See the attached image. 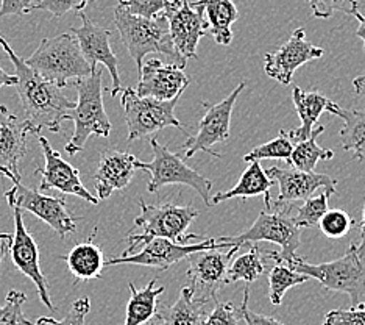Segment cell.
Returning a JSON list of instances; mask_svg holds the SVG:
<instances>
[{"label": "cell", "instance_id": "ba28073f", "mask_svg": "<svg viewBox=\"0 0 365 325\" xmlns=\"http://www.w3.org/2000/svg\"><path fill=\"white\" fill-rule=\"evenodd\" d=\"M119 94L128 127V143L153 136L168 127H175L189 136V133L175 116V106L180 97L172 100L140 97L133 88H122Z\"/></svg>", "mask_w": 365, "mask_h": 325}, {"label": "cell", "instance_id": "277c9868", "mask_svg": "<svg viewBox=\"0 0 365 325\" xmlns=\"http://www.w3.org/2000/svg\"><path fill=\"white\" fill-rule=\"evenodd\" d=\"M302 233L300 227L294 222L290 214V205L272 204V206H264L253 225L237 236H219L215 238L228 246L258 243V241H269L278 244L279 252H269L264 256H269L275 261L290 263L297 256V250L300 247Z\"/></svg>", "mask_w": 365, "mask_h": 325}, {"label": "cell", "instance_id": "8992f818", "mask_svg": "<svg viewBox=\"0 0 365 325\" xmlns=\"http://www.w3.org/2000/svg\"><path fill=\"white\" fill-rule=\"evenodd\" d=\"M140 214L135 219L136 227L143 229L139 235H128L125 241L128 249L122 256L135 254L136 250L144 246L153 238H168L175 243L186 244L189 238H200V235H187L189 225L198 216L197 208L192 205H148L144 199H139Z\"/></svg>", "mask_w": 365, "mask_h": 325}, {"label": "cell", "instance_id": "7bdbcfd3", "mask_svg": "<svg viewBox=\"0 0 365 325\" xmlns=\"http://www.w3.org/2000/svg\"><path fill=\"white\" fill-rule=\"evenodd\" d=\"M248 288L244 289V300H242V319L245 321L247 325H284L283 322L277 321L275 318H270V316H265V314H259V313H255L253 310L248 308Z\"/></svg>", "mask_w": 365, "mask_h": 325}, {"label": "cell", "instance_id": "484cf974", "mask_svg": "<svg viewBox=\"0 0 365 325\" xmlns=\"http://www.w3.org/2000/svg\"><path fill=\"white\" fill-rule=\"evenodd\" d=\"M292 99L295 105V111L300 118V127L297 130H290V138L297 141L308 139L311 131L317 125L320 116L327 111V106L331 102L328 97L323 96L319 91H306L300 86H294Z\"/></svg>", "mask_w": 365, "mask_h": 325}, {"label": "cell", "instance_id": "3957f363", "mask_svg": "<svg viewBox=\"0 0 365 325\" xmlns=\"http://www.w3.org/2000/svg\"><path fill=\"white\" fill-rule=\"evenodd\" d=\"M102 69L96 68L85 79L73 80L78 99L76 108L69 113L73 121V135L66 144V154L73 156L85 149L86 141L91 136L108 138L111 133V121L108 118L103 105V86Z\"/></svg>", "mask_w": 365, "mask_h": 325}, {"label": "cell", "instance_id": "836d02e7", "mask_svg": "<svg viewBox=\"0 0 365 325\" xmlns=\"http://www.w3.org/2000/svg\"><path fill=\"white\" fill-rule=\"evenodd\" d=\"M333 196L329 191L323 189V193L319 196H311L297 208V214H294V222L298 225V227L303 229H311V227H317L320 219L323 218V214L328 211V199Z\"/></svg>", "mask_w": 365, "mask_h": 325}, {"label": "cell", "instance_id": "5b68a950", "mask_svg": "<svg viewBox=\"0 0 365 325\" xmlns=\"http://www.w3.org/2000/svg\"><path fill=\"white\" fill-rule=\"evenodd\" d=\"M26 63L44 80L55 83L61 89L68 86L71 80L85 79L91 75L89 64L72 33L44 38Z\"/></svg>", "mask_w": 365, "mask_h": 325}, {"label": "cell", "instance_id": "d4e9b609", "mask_svg": "<svg viewBox=\"0 0 365 325\" xmlns=\"http://www.w3.org/2000/svg\"><path fill=\"white\" fill-rule=\"evenodd\" d=\"M192 6L200 8L208 22V30L220 46H230L233 41V24L239 19V10L233 0H195Z\"/></svg>", "mask_w": 365, "mask_h": 325}, {"label": "cell", "instance_id": "60d3db41", "mask_svg": "<svg viewBox=\"0 0 365 325\" xmlns=\"http://www.w3.org/2000/svg\"><path fill=\"white\" fill-rule=\"evenodd\" d=\"M322 325H365V304L361 302L345 310H331Z\"/></svg>", "mask_w": 365, "mask_h": 325}, {"label": "cell", "instance_id": "ac0fdd59", "mask_svg": "<svg viewBox=\"0 0 365 325\" xmlns=\"http://www.w3.org/2000/svg\"><path fill=\"white\" fill-rule=\"evenodd\" d=\"M41 149H43L44 168H36L35 174L41 175V183L39 189L41 191H48V189H56L63 194H72L77 196L86 202L97 205L101 200L96 196H93L89 191L85 188L80 179V171L73 168L71 163H68L64 158L53 150V147L48 143L47 138L38 135Z\"/></svg>", "mask_w": 365, "mask_h": 325}, {"label": "cell", "instance_id": "816d5d0a", "mask_svg": "<svg viewBox=\"0 0 365 325\" xmlns=\"http://www.w3.org/2000/svg\"><path fill=\"white\" fill-rule=\"evenodd\" d=\"M0 175H5V177H6V179H10V180H11L13 183H14V185H18V183H19L18 180H16V179H14V175H13V174H11L10 171H8V169L2 168V166H0Z\"/></svg>", "mask_w": 365, "mask_h": 325}, {"label": "cell", "instance_id": "1f68e13d", "mask_svg": "<svg viewBox=\"0 0 365 325\" xmlns=\"http://www.w3.org/2000/svg\"><path fill=\"white\" fill-rule=\"evenodd\" d=\"M277 264L269 271V300L272 305H281L283 297L290 288L302 285L309 280L308 275L297 272L287 263L275 261Z\"/></svg>", "mask_w": 365, "mask_h": 325}, {"label": "cell", "instance_id": "9c48e42d", "mask_svg": "<svg viewBox=\"0 0 365 325\" xmlns=\"http://www.w3.org/2000/svg\"><path fill=\"white\" fill-rule=\"evenodd\" d=\"M150 147L153 160L150 163H143V171L150 174V180L147 183L148 193H156L168 185H186L200 194L206 206H212V181L210 179L194 171L180 155L160 144L156 138H150Z\"/></svg>", "mask_w": 365, "mask_h": 325}, {"label": "cell", "instance_id": "9a60e30c", "mask_svg": "<svg viewBox=\"0 0 365 325\" xmlns=\"http://www.w3.org/2000/svg\"><path fill=\"white\" fill-rule=\"evenodd\" d=\"M163 14L168 18L170 38L175 49L186 60L197 58L198 43L208 33V22L203 11L190 5L189 0H169Z\"/></svg>", "mask_w": 365, "mask_h": 325}, {"label": "cell", "instance_id": "f6af8a7d", "mask_svg": "<svg viewBox=\"0 0 365 325\" xmlns=\"http://www.w3.org/2000/svg\"><path fill=\"white\" fill-rule=\"evenodd\" d=\"M13 236L10 233H0V263L4 261L5 255L10 252V244H11Z\"/></svg>", "mask_w": 365, "mask_h": 325}, {"label": "cell", "instance_id": "6da1fadb", "mask_svg": "<svg viewBox=\"0 0 365 325\" xmlns=\"http://www.w3.org/2000/svg\"><path fill=\"white\" fill-rule=\"evenodd\" d=\"M0 46L13 63L16 77L19 80L16 89L27 113L26 124L29 135H39L43 130L52 133L60 131L61 124L71 121L69 113L76 108V102L66 97L61 88H58L55 83L44 80L36 71H33L26 60L16 55L2 35H0Z\"/></svg>", "mask_w": 365, "mask_h": 325}, {"label": "cell", "instance_id": "cb8c5ba5", "mask_svg": "<svg viewBox=\"0 0 365 325\" xmlns=\"http://www.w3.org/2000/svg\"><path fill=\"white\" fill-rule=\"evenodd\" d=\"M96 233L97 227L85 243L73 246L68 255L61 256V260L66 261L71 274L73 275V279H76V283L102 279V272L105 268V256L102 247L96 244L94 241Z\"/></svg>", "mask_w": 365, "mask_h": 325}, {"label": "cell", "instance_id": "74e56055", "mask_svg": "<svg viewBox=\"0 0 365 325\" xmlns=\"http://www.w3.org/2000/svg\"><path fill=\"white\" fill-rule=\"evenodd\" d=\"M214 308L206 314L203 325H239L242 319V306H235L231 302L214 300Z\"/></svg>", "mask_w": 365, "mask_h": 325}, {"label": "cell", "instance_id": "4dcf8cb0", "mask_svg": "<svg viewBox=\"0 0 365 325\" xmlns=\"http://www.w3.org/2000/svg\"><path fill=\"white\" fill-rule=\"evenodd\" d=\"M264 271L265 264L261 247L255 243H248L247 252L231 260L225 275V285H231V283L240 280L245 283H253L261 277Z\"/></svg>", "mask_w": 365, "mask_h": 325}, {"label": "cell", "instance_id": "f546056e", "mask_svg": "<svg viewBox=\"0 0 365 325\" xmlns=\"http://www.w3.org/2000/svg\"><path fill=\"white\" fill-rule=\"evenodd\" d=\"M323 131H325V127H323V125H315L308 139L298 141L297 146H294L292 154H290V158L286 163H289L295 169L311 172L315 169V166L319 164V161L333 160L334 158L333 150L323 149L317 143V138Z\"/></svg>", "mask_w": 365, "mask_h": 325}, {"label": "cell", "instance_id": "d6986e66", "mask_svg": "<svg viewBox=\"0 0 365 325\" xmlns=\"http://www.w3.org/2000/svg\"><path fill=\"white\" fill-rule=\"evenodd\" d=\"M189 85L190 79L186 77L180 66L173 63L164 64L152 58L143 63V68L139 71V83L135 91L140 97L172 100L181 97Z\"/></svg>", "mask_w": 365, "mask_h": 325}, {"label": "cell", "instance_id": "8fae6325", "mask_svg": "<svg viewBox=\"0 0 365 325\" xmlns=\"http://www.w3.org/2000/svg\"><path fill=\"white\" fill-rule=\"evenodd\" d=\"M245 85L247 81H240L233 89V93L217 104H202L205 106V114L200 122H198V130L195 135L186 136V143L182 144V149H186V158H192L198 152H205L215 158H220V155L211 149L215 144L227 143L228 141L233 108Z\"/></svg>", "mask_w": 365, "mask_h": 325}, {"label": "cell", "instance_id": "e575fe53", "mask_svg": "<svg viewBox=\"0 0 365 325\" xmlns=\"http://www.w3.org/2000/svg\"><path fill=\"white\" fill-rule=\"evenodd\" d=\"M354 225L356 222L354 219H351V216L345 210H339V208L328 210L325 214H323V218L319 222V227L323 235L333 239L344 238L345 235L350 233V230L354 227Z\"/></svg>", "mask_w": 365, "mask_h": 325}, {"label": "cell", "instance_id": "f907efd6", "mask_svg": "<svg viewBox=\"0 0 365 325\" xmlns=\"http://www.w3.org/2000/svg\"><path fill=\"white\" fill-rule=\"evenodd\" d=\"M144 325H168V324H165V321L163 319V316L158 313V308H156V313H155L153 318L148 322H145Z\"/></svg>", "mask_w": 365, "mask_h": 325}, {"label": "cell", "instance_id": "d6a6232c", "mask_svg": "<svg viewBox=\"0 0 365 325\" xmlns=\"http://www.w3.org/2000/svg\"><path fill=\"white\" fill-rule=\"evenodd\" d=\"M294 150V139L290 138V133L281 130L279 135L269 141V143L253 147L250 152L244 156L245 163L250 161H261V160H284L287 161L290 154Z\"/></svg>", "mask_w": 365, "mask_h": 325}, {"label": "cell", "instance_id": "d590c367", "mask_svg": "<svg viewBox=\"0 0 365 325\" xmlns=\"http://www.w3.org/2000/svg\"><path fill=\"white\" fill-rule=\"evenodd\" d=\"M26 302V294L16 289L10 291L6 294L5 304L0 305V325H33L22 311V306Z\"/></svg>", "mask_w": 365, "mask_h": 325}, {"label": "cell", "instance_id": "44dd1931", "mask_svg": "<svg viewBox=\"0 0 365 325\" xmlns=\"http://www.w3.org/2000/svg\"><path fill=\"white\" fill-rule=\"evenodd\" d=\"M143 163L128 152L114 149L103 150L94 174L97 199L105 200L114 191L125 189L135 177V172L143 169Z\"/></svg>", "mask_w": 365, "mask_h": 325}, {"label": "cell", "instance_id": "681fc988", "mask_svg": "<svg viewBox=\"0 0 365 325\" xmlns=\"http://www.w3.org/2000/svg\"><path fill=\"white\" fill-rule=\"evenodd\" d=\"M359 21V27H358V30H356V35H358V38H361L362 39V43H364V50H365V16H362V14H359L358 18H356Z\"/></svg>", "mask_w": 365, "mask_h": 325}, {"label": "cell", "instance_id": "b9f144b4", "mask_svg": "<svg viewBox=\"0 0 365 325\" xmlns=\"http://www.w3.org/2000/svg\"><path fill=\"white\" fill-rule=\"evenodd\" d=\"M169 0H119V5L140 18H155L164 11Z\"/></svg>", "mask_w": 365, "mask_h": 325}, {"label": "cell", "instance_id": "2e32d148", "mask_svg": "<svg viewBox=\"0 0 365 325\" xmlns=\"http://www.w3.org/2000/svg\"><path fill=\"white\" fill-rule=\"evenodd\" d=\"M325 50L306 39V31L297 29L286 43L272 54L264 56V71L281 85H290L295 71L312 60H319Z\"/></svg>", "mask_w": 365, "mask_h": 325}, {"label": "cell", "instance_id": "7dc6e473", "mask_svg": "<svg viewBox=\"0 0 365 325\" xmlns=\"http://www.w3.org/2000/svg\"><path fill=\"white\" fill-rule=\"evenodd\" d=\"M359 244H356L358 247V252L365 256V204H364V211H362V222H361V227H359Z\"/></svg>", "mask_w": 365, "mask_h": 325}, {"label": "cell", "instance_id": "ab89813d", "mask_svg": "<svg viewBox=\"0 0 365 325\" xmlns=\"http://www.w3.org/2000/svg\"><path fill=\"white\" fill-rule=\"evenodd\" d=\"M91 310V302L88 297H83L76 300L72 304L69 313L64 316L61 321H56L53 318H39L36 322H33V325H85V319Z\"/></svg>", "mask_w": 365, "mask_h": 325}, {"label": "cell", "instance_id": "30bf717a", "mask_svg": "<svg viewBox=\"0 0 365 325\" xmlns=\"http://www.w3.org/2000/svg\"><path fill=\"white\" fill-rule=\"evenodd\" d=\"M244 246H231L228 252H220V249L200 250L187 256V286L192 291L194 299L205 304H211L217 299V293L225 286L228 266L237 250Z\"/></svg>", "mask_w": 365, "mask_h": 325}, {"label": "cell", "instance_id": "7c38bea8", "mask_svg": "<svg viewBox=\"0 0 365 325\" xmlns=\"http://www.w3.org/2000/svg\"><path fill=\"white\" fill-rule=\"evenodd\" d=\"M227 243H222L215 238H208L197 244H181L170 241L168 238H153L144 244V247L131 255L110 258L105 261L106 266H118V264H138L145 266V268L156 269L158 272L168 271L170 266L185 260L190 254L200 252V250H211V249H230Z\"/></svg>", "mask_w": 365, "mask_h": 325}, {"label": "cell", "instance_id": "bcb514c9", "mask_svg": "<svg viewBox=\"0 0 365 325\" xmlns=\"http://www.w3.org/2000/svg\"><path fill=\"white\" fill-rule=\"evenodd\" d=\"M18 77L16 75H10L6 71H4L2 66H0V88L4 86H16L18 85Z\"/></svg>", "mask_w": 365, "mask_h": 325}, {"label": "cell", "instance_id": "603a6c76", "mask_svg": "<svg viewBox=\"0 0 365 325\" xmlns=\"http://www.w3.org/2000/svg\"><path fill=\"white\" fill-rule=\"evenodd\" d=\"M275 185V180L270 179L262 169L259 161H250L248 168L240 175L239 181L228 191H222L211 197L212 205H219L231 199H248L255 196H264V206H272L270 189Z\"/></svg>", "mask_w": 365, "mask_h": 325}, {"label": "cell", "instance_id": "4316f807", "mask_svg": "<svg viewBox=\"0 0 365 325\" xmlns=\"http://www.w3.org/2000/svg\"><path fill=\"white\" fill-rule=\"evenodd\" d=\"M327 111L344 121L339 131L344 150L351 152L354 160L365 161V110H346L331 100Z\"/></svg>", "mask_w": 365, "mask_h": 325}, {"label": "cell", "instance_id": "8d00e7d4", "mask_svg": "<svg viewBox=\"0 0 365 325\" xmlns=\"http://www.w3.org/2000/svg\"><path fill=\"white\" fill-rule=\"evenodd\" d=\"M308 4L312 14L320 19H328L337 11L351 14L354 18L361 14L358 0H308Z\"/></svg>", "mask_w": 365, "mask_h": 325}, {"label": "cell", "instance_id": "ffe728a7", "mask_svg": "<svg viewBox=\"0 0 365 325\" xmlns=\"http://www.w3.org/2000/svg\"><path fill=\"white\" fill-rule=\"evenodd\" d=\"M265 172L279 186V196L275 200L278 205H290L298 202V200H306L319 189H325L331 194H336L337 180L327 174H317L314 171L306 172L295 168H270Z\"/></svg>", "mask_w": 365, "mask_h": 325}, {"label": "cell", "instance_id": "7a4b0ae2", "mask_svg": "<svg viewBox=\"0 0 365 325\" xmlns=\"http://www.w3.org/2000/svg\"><path fill=\"white\" fill-rule=\"evenodd\" d=\"M114 24L123 46L138 66V72L143 68L145 56L150 54H161L181 69L186 68L187 60L173 46L169 22L163 13L155 18H140L118 5L114 10Z\"/></svg>", "mask_w": 365, "mask_h": 325}, {"label": "cell", "instance_id": "f35d334b", "mask_svg": "<svg viewBox=\"0 0 365 325\" xmlns=\"http://www.w3.org/2000/svg\"><path fill=\"white\" fill-rule=\"evenodd\" d=\"M93 2L94 0H39V2L33 4L31 13L39 10L51 13L55 18H63V16L69 11H83Z\"/></svg>", "mask_w": 365, "mask_h": 325}, {"label": "cell", "instance_id": "c3c4849f", "mask_svg": "<svg viewBox=\"0 0 365 325\" xmlns=\"http://www.w3.org/2000/svg\"><path fill=\"white\" fill-rule=\"evenodd\" d=\"M353 88L356 91V94L365 100V75H361V77H356L353 80Z\"/></svg>", "mask_w": 365, "mask_h": 325}, {"label": "cell", "instance_id": "7402d4cb", "mask_svg": "<svg viewBox=\"0 0 365 325\" xmlns=\"http://www.w3.org/2000/svg\"><path fill=\"white\" fill-rule=\"evenodd\" d=\"M29 127L5 105H0V166L21 183L19 163L27 154Z\"/></svg>", "mask_w": 365, "mask_h": 325}, {"label": "cell", "instance_id": "52a82bcc", "mask_svg": "<svg viewBox=\"0 0 365 325\" xmlns=\"http://www.w3.org/2000/svg\"><path fill=\"white\" fill-rule=\"evenodd\" d=\"M287 264L297 272L317 280L323 289L346 294L353 305L362 302L365 294V256L358 252L356 243L348 246L345 255L334 261L311 264L297 255Z\"/></svg>", "mask_w": 365, "mask_h": 325}, {"label": "cell", "instance_id": "83f0119b", "mask_svg": "<svg viewBox=\"0 0 365 325\" xmlns=\"http://www.w3.org/2000/svg\"><path fill=\"white\" fill-rule=\"evenodd\" d=\"M206 305L205 302L194 299L192 291L186 285L182 286L180 297L172 306H158V313L168 325H203L206 318Z\"/></svg>", "mask_w": 365, "mask_h": 325}, {"label": "cell", "instance_id": "e0dca14e", "mask_svg": "<svg viewBox=\"0 0 365 325\" xmlns=\"http://www.w3.org/2000/svg\"><path fill=\"white\" fill-rule=\"evenodd\" d=\"M11 210L14 216V235L10 244L13 264L26 275V277H29L35 283L41 302H43L51 311H55L56 308L52 304L51 293H48V283L39 266V250L36 241L30 235L26 225H24L22 210L16 206H11Z\"/></svg>", "mask_w": 365, "mask_h": 325}, {"label": "cell", "instance_id": "5bb4252c", "mask_svg": "<svg viewBox=\"0 0 365 325\" xmlns=\"http://www.w3.org/2000/svg\"><path fill=\"white\" fill-rule=\"evenodd\" d=\"M81 19L80 27H72L71 33L77 38L78 46L81 49V54L85 56L86 63L89 64L91 72H93L97 64H103L111 75V88L110 94L111 97L118 96L122 91L120 85V74H119V64L118 56L111 49V30L101 27L96 22L91 21L88 16L80 11L77 13Z\"/></svg>", "mask_w": 365, "mask_h": 325}, {"label": "cell", "instance_id": "4fadbf2b", "mask_svg": "<svg viewBox=\"0 0 365 325\" xmlns=\"http://www.w3.org/2000/svg\"><path fill=\"white\" fill-rule=\"evenodd\" d=\"M5 199L10 206L29 211L41 221H44L61 238H66L77 230V221L80 218H73L71 214L64 197L46 196L39 191L22 186L21 183H18L14 188L6 191Z\"/></svg>", "mask_w": 365, "mask_h": 325}, {"label": "cell", "instance_id": "f1b7e54d", "mask_svg": "<svg viewBox=\"0 0 365 325\" xmlns=\"http://www.w3.org/2000/svg\"><path fill=\"white\" fill-rule=\"evenodd\" d=\"M153 279L145 288L138 289L133 283H128L130 300L127 304V314L123 325H144L150 321L158 308V297L164 293V286H155Z\"/></svg>", "mask_w": 365, "mask_h": 325}, {"label": "cell", "instance_id": "ee69618b", "mask_svg": "<svg viewBox=\"0 0 365 325\" xmlns=\"http://www.w3.org/2000/svg\"><path fill=\"white\" fill-rule=\"evenodd\" d=\"M35 0H2V6H0V18L5 16H22L31 13V6Z\"/></svg>", "mask_w": 365, "mask_h": 325}]
</instances>
